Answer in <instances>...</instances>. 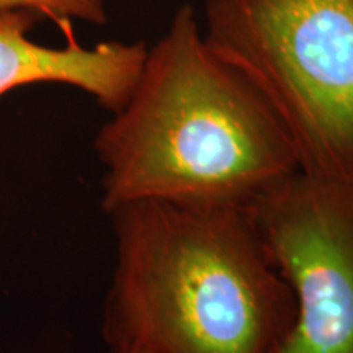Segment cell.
<instances>
[{"label":"cell","instance_id":"obj_1","mask_svg":"<svg viewBox=\"0 0 353 353\" xmlns=\"http://www.w3.org/2000/svg\"><path fill=\"white\" fill-rule=\"evenodd\" d=\"M94 149L105 213L138 200L247 205L299 170L280 114L208 41L190 3L148 48L130 99Z\"/></svg>","mask_w":353,"mask_h":353},{"label":"cell","instance_id":"obj_2","mask_svg":"<svg viewBox=\"0 0 353 353\" xmlns=\"http://www.w3.org/2000/svg\"><path fill=\"white\" fill-rule=\"evenodd\" d=\"M101 335L136 353H272L294 299L245 205L138 200L110 210Z\"/></svg>","mask_w":353,"mask_h":353},{"label":"cell","instance_id":"obj_3","mask_svg":"<svg viewBox=\"0 0 353 353\" xmlns=\"http://www.w3.org/2000/svg\"><path fill=\"white\" fill-rule=\"evenodd\" d=\"M205 34L270 100L299 170L353 185V0H205Z\"/></svg>","mask_w":353,"mask_h":353},{"label":"cell","instance_id":"obj_4","mask_svg":"<svg viewBox=\"0 0 353 353\" xmlns=\"http://www.w3.org/2000/svg\"><path fill=\"white\" fill-rule=\"evenodd\" d=\"M245 206L294 299L272 353H353V185L298 170Z\"/></svg>","mask_w":353,"mask_h":353},{"label":"cell","instance_id":"obj_5","mask_svg":"<svg viewBox=\"0 0 353 353\" xmlns=\"http://www.w3.org/2000/svg\"><path fill=\"white\" fill-rule=\"evenodd\" d=\"M38 20L28 10L0 13V97L21 85L64 83L92 95L110 113L123 108L143 69L145 43L103 41L85 48L68 37L65 46L48 48L28 38Z\"/></svg>","mask_w":353,"mask_h":353},{"label":"cell","instance_id":"obj_6","mask_svg":"<svg viewBox=\"0 0 353 353\" xmlns=\"http://www.w3.org/2000/svg\"><path fill=\"white\" fill-rule=\"evenodd\" d=\"M28 10L39 17H48L63 26L64 33L72 37L70 21L105 25L108 21L105 0H0V13Z\"/></svg>","mask_w":353,"mask_h":353},{"label":"cell","instance_id":"obj_7","mask_svg":"<svg viewBox=\"0 0 353 353\" xmlns=\"http://www.w3.org/2000/svg\"><path fill=\"white\" fill-rule=\"evenodd\" d=\"M110 353H136V352H125V350H110Z\"/></svg>","mask_w":353,"mask_h":353}]
</instances>
